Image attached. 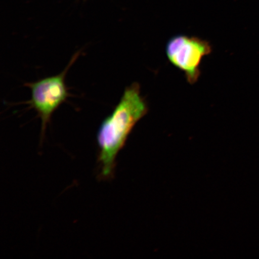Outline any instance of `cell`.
<instances>
[{"label": "cell", "mask_w": 259, "mask_h": 259, "mask_svg": "<svg viewBox=\"0 0 259 259\" xmlns=\"http://www.w3.org/2000/svg\"><path fill=\"white\" fill-rule=\"evenodd\" d=\"M148 111L140 85L137 82L133 83L125 89L119 103L102 122L97 134L101 178L106 180L112 177L116 156L132 129Z\"/></svg>", "instance_id": "6da1fadb"}, {"label": "cell", "mask_w": 259, "mask_h": 259, "mask_svg": "<svg viewBox=\"0 0 259 259\" xmlns=\"http://www.w3.org/2000/svg\"><path fill=\"white\" fill-rule=\"evenodd\" d=\"M79 54V52L74 54L68 66L59 74L46 77L35 82L25 83L31 92V99L28 103L30 108L37 112L41 119L42 135H44L54 112L70 96L65 83V77Z\"/></svg>", "instance_id": "7a4b0ae2"}, {"label": "cell", "mask_w": 259, "mask_h": 259, "mask_svg": "<svg viewBox=\"0 0 259 259\" xmlns=\"http://www.w3.org/2000/svg\"><path fill=\"white\" fill-rule=\"evenodd\" d=\"M211 53L212 47L209 41L185 35L171 37L166 46L167 59L185 74L187 82L191 85L199 78L200 64L203 57Z\"/></svg>", "instance_id": "3957f363"}, {"label": "cell", "mask_w": 259, "mask_h": 259, "mask_svg": "<svg viewBox=\"0 0 259 259\" xmlns=\"http://www.w3.org/2000/svg\"><path fill=\"white\" fill-rule=\"evenodd\" d=\"M83 1H86V0H83Z\"/></svg>", "instance_id": "277c9868"}]
</instances>
